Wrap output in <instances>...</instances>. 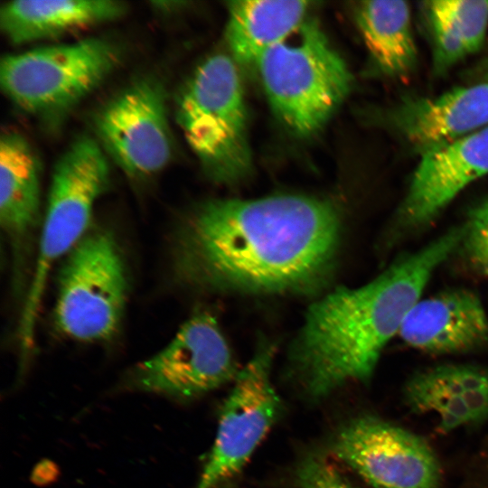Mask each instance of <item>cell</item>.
<instances>
[{"mask_svg":"<svg viewBox=\"0 0 488 488\" xmlns=\"http://www.w3.org/2000/svg\"><path fill=\"white\" fill-rule=\"evenodd\" d=\"M341 233L340 209L324 198L209 200L175 226L171 267L202 291L311 293L332 275Z\"/></svg>","mask_w":488,"mask_h":488,"instance_id":"6da1fadb","label":"cell"},{"mask_svg":"<svg viewBox=\"0 0 488 488\" xmlns=\"http://www.w3.org/2000/svg\"><path fill=\"white\" fill-rule=\"evenodd\" d=\"M398 129L421 154L488 127V82L436 98H409L393 115Z\"/></svg>","mask_w":488,"mask_h":488,"instance_id":"5bb4252c","label":"cell"},{"mask_svg":"<svg viewBox=\"0 0 488 488\" xmlns=\"http://www.w3.org/2000/svg\"><path fill=\"white\" fill-rule=\"evenodd\" d=\"M309 5V2L297 0L230 2L227 38L233 60L256 65L265 52L306 21Z\"/></svg>","mask_w":488,"mask_h":488,"instance_id":"ac0fdd59","label":"cell"},{"mask_svg":"<svg viewBox=\"0 0 488 488\" xmlns=\"http://www.w3.org/2000/svg\"><path fill=\"white\" fill-rule=\"evenodd\" d=\"M487 76H488V70H487Z\"/></svg>","mask_w":488,"mask_h":488,"instance_id":"cb8c5ba5","label":"cell"},{"mask_svg":"<svg viewBox=\"0 0 488 488\" xmlns=\"http://www.w3.org/2000/svg\"><path fill=\"white\" fill-rule=\"evenodd\" d=\"M40 170L22 135L9 131L0 141V224L14 260L23 261L40 220Z\"/></svg>","mask_w":488,"mask_h":488,"instance_id":"2e32d148","label":"cell"},{"mask_svg":"<svg viewBox=\"0 0 488 488\" xmlns=\"http://www.w3.org/2000/svg\"><path fill=\"white\" fill-rule=\"evenodd\" d=\"M256 65L272 109L297 136L317 132L352 85L344 61L313 21L265 52Z\"/></svg>","mask_w":488,"mask_h":488,"instance_id":"3957f363","label":"cell"},{"mask_svg":"<svg viewBox=\"0 0 488 488\" xmlns=\"http://www.w3.org/2000/svg\"><path fill=\"white\" fill-rule=\"evenodd\" d=\"M127 10L112 0H19L0 9V27L14 44L50 39L109 22Z\"/></svg>","mask_w":488,"mask_h":488,"instance_id":"e0dca14e","label":"cell"},{"mask_svg":"<svg viewBox=\"0 0 488 488\" xmlns=\"http://www.w3.org/2000/svg\"><path fill=\"white\" fill-rule=\"evenodd\" d=\"M488 174V127L421 154L400 218L411 227L431 221L465 186Z\"/></svg>","mask_w":488,"mask_h":488,"instance_id":"7c38bea8","label":"cell"},{"mask_svg":"<svg viewBox=\"0 0 488 488\" xmlns=\"http://www.w3.org/2000/svg\"><path fill=\"white\" fill-rule=\"evenodd\" d=\"M427 9L435 40V67L446 70L467 53L465 46L446 16L430 1Z\"/></svg>","mask_w":488,"mask_h":488,"instance_id":"7402d4cb","label":"cell"},{"mask_svg":"<svg viewBox=\"0 0 488 488\" xmlns=\"http://www.w3.org/2000/svg\"><path fill=\"white\" fill-rule=\"evenodd\" d=\"M458 248L471 270L488 277V200L470 211Z\"/></svg>","mask_w":488,"mask_h":488,"instance_id":"44dd1931","label":"cell"},{"mask_svg":"<svg viewBox=\"0 0 488 488\" xmlns=\"http://www.w3.org/2000/svg\"><path fill=\"white\" fill-rule=\"evenodd\" d=\"M109 181L107 156L95 139H75L54 165L36 265L20 318L19 342L34 343L39 310L51 270L90 228L94 206Z\"/></svg>","mask_w":488,"mask_h":488,"instance_id":"277c9868","label":"cell"},{"mask_svg":"<svg viewBox=\"0 0 488 488\" xmlns=\"http://www.w3.org/2000/svg\"><path fill=\"white\" fill-rule=\"evenodd\" d=\"M231 350L216 319L207 312L191 316L169 343L131 367L119 389L189 401L234 380Z\"/></svg>","mask_w":488,"mask_h":488,"instance_id":"ba28073f","label":"cell"},{"mask_svg":"<svg viewBox=\"0 0 488 488\" xmlns=\"http://www.w3.org/2000/svg\"><path fill=\"white\" fill-rule=\"evenodd\" d=\"M408 405L435 412L445 432L488 418V371L465 364H445L413 376L405 387Z\"/></svg>","mask_w":488,"mask_h":488,"instance_id":"9a60e30c","label":"cell"},{"mask_svg":"<svg viewBox=\"0 0 488 488\" xmlns=\"http://www.w3.org/2000/svg\"><path fill=\"white\" fill-rule=\"evenodd\" d=\"M448 19L461 37L467 53L477 52L483 45L488 25V1L438 0L431 1Z\"/></svg>","mask_w":488,"mask_h":488,"instance_id":"ffe728a7","label":"cell"},{"mask_svg":"<svg viewBox=\"0 0 488 488\" xmlns=\"http://www.w3.org/2000/svg\"><path fill=\"white\" fill-rule=\"evenodd\" d=\"M297 488H353L325 456L310 454L296 471Z\"/></svg>","mask_w":488,"mask_h":488,"instance_id":"603a6c76","label":"cell"},{"mask_svg":"<svg viewBox=\"0 0 488 488\" xmlns=\"http://www.w3.org/2000/svg\"><path fill=\"white\" fill-rule=\"evenodd\" d=\"M274 350L261 343L236 376L195 488H221L237 476L279 417L282 404L271 379Z\"/></svg>","mask_w":488,"mask_h":488,"instance_id":"9c48e42d","label":"cell"},{"mask_svg":"<svg viewBox=\"0 0 488 488\" xmlns=\"http://www.w3.org/2000/svg\"><path fill=\"white\" fill-rule=\"evenodd\" d=\"M236 61L222 53L205 59L183 87L176 120L209 176L221 183L251 168L247 109Z\"/></svg>","mask_w":488,"mask_h":488,"instance_id":"5b68a950","label":"cell"},{"mask_svg":"<svg viewBox=\"0 0 488 488\" xmlns=\"http://www.w3.org/2000/svg\"><path fill=\"white\" fill-rule=\"evenodd\" d=\"M399 335L407 345L427 353L470 352L488 343V316L474 292L449 289L420 299Z\"/></svg>","mask_w":488,"mask_h":488,"instance_id":"4fadbf2b","label":"cell"},{"mask_svg":"<svg viewBox=\"0 0 488 488\" xmlns=\"http://www.w3.org/2000/svg\"><path fill=\"white\" fill-rule=\"evenodd\" d=\"M461 239L462 229H453L369 283L336 287L310 305L288 355L291 375L308 399L369 380L384 347Z\"/></svg>","mask_w":488,"mask_h":488,"instance_id":"7a4b0ae2","label":"cell"},{"mask_svg":"<svg viewBox=\"0 0 488 488\" xmlns=\"http://www.w3.org/2000/svg\"><path fill=\"white\" fill-rule=\"evenodd\" d=\"M94 125L101 147L132 178L157 174L170 161L165 95L155 80L138 79L123 89L99 110Z\"/></svg>","mask_w":488,"mask_h":488,"instance_id":"30bf717a","label":"cell"},{"mask_svg":"<svg viewBox=\"0 0 488 488\" xmlns=\"http://www.w3.org/2000/svg\"><path fill=\"white\" fill-rule=\"evenodd\" d=\"M117 46L89 38L3 57L0 83L23 111L37 116L64 112L94 90L119 61Z\"/></svg>","mask_w":488,"mask_h":488,"instance_id":"52a82bcc","label":"cell"},{"mask_svg":"<svg viewBox=\"0 0 488 488\" xmlns=\"http://www.w3.org/2000/svg\"><path fill=\"white\" fill-rule=\"evenodd\" d=\"M356 21L364 42L378 67L390 76H406L417 61L410 11L407 2H361Z\"/></svg>","mask_w":488,"mask_h":488,"instance_id":"d6986e66","label":"cell"},{"mask_svg":"<svg viewBox=\"0 0 488 488\" xmlns=\"http://www.w3.org/2000/svg\"><path fill=\"white\" fill-rule=\"evenodd\" d=\"M53 311L57 330L85 343L107 342L121 325L127 274L112 231L90 227L63 258Z\"/></svg>","mask_w":488,"mask_h":488,"instance_id":"8992f818","label":"cell"},{"mask_svg":"<svg viewBox=\"0 0 488 488\" xmlns=\"http://www.w3.org/2000/svg\"><path fill=\"white\" fill-rule=\"evenodd\" d=\"M333 454L374 488H438L440 467L419 436L371 416L343 425Z\"/></svg>","mask_w":488,"mask_h":488,"instance_id":"8fae6325","label":"cell"}]
</instances>
